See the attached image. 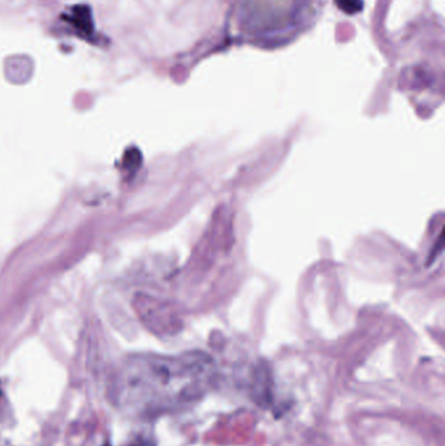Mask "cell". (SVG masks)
Segmentation results:
<instances>
[{
    "mask_svg": "<svg viewBox=\"0 0 445 446\" xmlns=\"http://www.w3.org/2000/svg\"><path fill=\"white\" fill-rule=\"evenodd\" d=\"M216 383V363L203 351L176 357L141 354L116 370L112 394L115 405L138 418H157L195 406Z\"/></svg>",
    "mask_w": 445,
    "mask_h": 446,
    "instance_id": "cell-1",
    "label": "cell"
},
{
    "mask_svg": "<svg viewBox=\"0 0 445 446\" xmlns=\"http://www.w3.org/2000/svg\"><path fill=\"white\" fill-rule=\"evenodd\" d=\"M134 310L154 334H174L180 328V320L173 306L158 297L137 294L134 299Z\"/></svg>",
    "mask_w": 445,
    "mask_h": 446,
    "instance_id": "cell-2",
    "label": "cell"
},
{
    "mask_svg": "<svg viewBox=\"0 0 445 446\" xmlns=\"http://www.w3.org/2000/svg\"><path fill=\"white\" fill-rule=\"evenodd\" d=\"M251 396L260 406H267L272 402V384L267 365H258L252 374Z\"/></svg>",
    "mask_w": 445,
    "mask_h": 446,
    "instance_id": "cell-3",
    "label": "cell"
},
{
    "mask_svg": "<svg viewBox=\"0 0 445 446\" xmlns=\"http://www.w3.org/2000/svg\"><path fill=\"white\" fill-rule=\"evenodd\" d=\"M335 6L346 14H357L363 11V0H334Z\"/></svg>",
    "mask_w": 445,
    "mask_h": 446,
    "instance_id": "cell-4",
    "label": "cell"
}]
</instances>
